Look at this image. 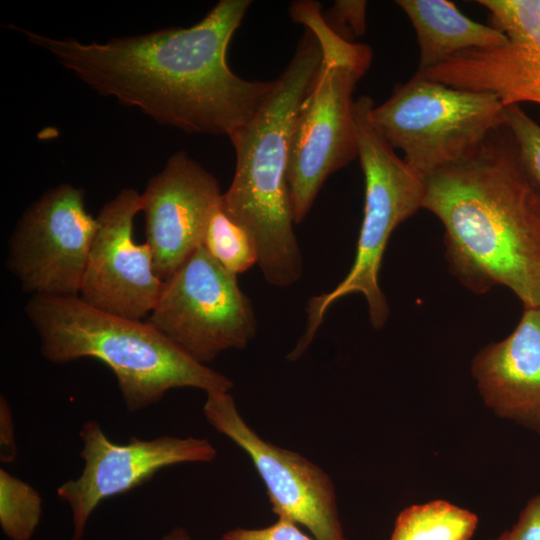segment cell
Instances as JSON below:
<instances>
[{
	"instance_id": "9c48e42d",
	"label": "cell",
	"mask_w": 540,
	"mask_h": 540,
	"mask_svg": "<svg viewBox=\"0 0 540 540\" xmlns=\"http://www.w3.org/2000/svg\"><path fill=\"white\" fill-rule=\"evenodd\" d=\"M97 228L83 189L60 184L22 214L9 240L7 267L32 296H79Z\"/></svg>"
},
{
	"instance_id": "9a60e30c",
	"label": "cell",
	"mask_w": 540,
	"mask_h": 540,
	"mask_svg": "<svg viewBox=\"0 0 540 540\" xmlns=\"http://www.w3.org/2000/svg\"><path fill=\"white\" fill-rule=\"evenodd\" d=\"M419 74L445 85L496 94L504 106H540V51L508 43L456 54Z\"/></svg>"
},
{
	"instance_id": "277c9868",
	"label": "cell",
	"mask_w": 540,
	"mask_h": 540,
	"mask_svg": "<svg viewBox=\"0 0 540 540\" xmlns=\"http://www.w3.org/2000/svg\"><path fill=\"white\" fill-rule=\"evenodd\" d=\"M25 312L47 360L103 362L114 373L131 412L156 404L175 388L210 393L233 387L228 377L191 358L148 321L102 311L79 296L33 295Z\"/></svg>"
},
{
	"instance_id": "6da1fadb",
	"label": "cell",
	"mask_w": 540,
	"mask_h": 540,
	"mask_svg": "<svg viewBox=\"0 0 540 540\" xmlns=\"http://www.w3.org/2000/svg\"><path fill=\"white\" fill-rule=\"evenodd\" d=\"M250 0H221L193 26L82 43L21 27L28 41L103 96L186 133L230 136L259 111L274 81L245 80L227 64Z\"/></svg>"
},
{
	"instance_id": "ac0fdd59",
	"label": "cell",
	"mask_w": 540,
	"mask_h": 540,
	"mask_svg": "<svg viewBox=\"0 0 540 540\" xmlns=\"http://www.w3.org/2000/svg\"><path fill=\"white\" fill-rule=\"evenodd\" d=\"M202 246L227 271L238 275L258 263V251L251 234L228 216L220 206L213 212Z\"/></svg>"
},
{
	"instance_id": "ba28073f",
	"label": "cell",
	"mask_w": 540,
	"mask_h": 540,
	"mask_svg": "<svg viewBox=\"0 0 540 540\" xmlns=\"http://www.w3.org/2000/svg\"><path fill=\"white\" fill-rule=\"evenodd\" d=\"M237 276L202 246L162 286L148 322L199 363L228 349H243L256 333V318Z\"/></svg>"
},
{
	"instance_id": "603a6c76",
	"label": "cell",
	"mask_w": 540,
	"mask_h": 540,
	"mask_svg": "<svg viewBox=\"0 0 540 540\" xmlns=\"http://www.w3.org/2000/svg\"><path fill=\"white\" fill-rule=\"evenodd\" d=\"M221 540H312L303 534L296 523L279 519L276 523L261 529H232Z\"/></svg>"
},
{
	"instance_id": "2e32d148",
	"label": "cell",
	"mask_w": 540,
	"mask_h": 540,
	"mask_svg": "<svg viewBox=\"0 0 540 540\" xmlns=\"http://www.w3.org/2000/svg\"><path fill=\"white\" fill-rule=\"evenodd\" d=\"M417 36V72L435 67L464 51L505 46L509 39L494 27L465 16L451 1L398 0Z\"/></svg>"
},
{
	"instance_id": "8992f818",
	"label": "cell",
	"mask_w": 540,
	"mask_h": 540,
	"mask_svg": "<svg viewBox=\"0 0 540 540\" xmlns=\"http://www.w3.org/2000/svg\"><path fill=\"white\" fill-rule=\"evenodd\" d=\"M373 106L368 95L359 97L354 104L358 158L365 181L355 259L349 273L332 291L308 301L306 328L289 355L292 360L309 346L328 308L349 294L361 293L365 297L375 329L383 327L389 317V306L378 282L382 258L394 229L422 208L425 178L400 158L375 128L370 119Z\"/></svg>"
},
{
	"instance_id": "4fadbf2b",
	"label": "cell",
	"mask_w": 540,
	"mask_h": 540,
	"mask_svg": "<svg viewBox=\"0 0 540 540\" xmlns=\"http://www.w3.org/2000/svg\"><path fill=\"white\" fill-rule=\"evenodd\" d=\"M221 197L216 178L184 151L170 156L164 168L148 180L141 193L145 243L161 281L202 244Z\"/></svg>"
},
{
	"instance_id": "30bf717a",
	"label": "cell",
	"mask_w": 540,
	"mask_h": 540,
	"mask_svg": "<svg viewBox=\"0 0 540 540\" xmlns=\"http://www.w3.org/2000/svg\"><path fill=\"white\" fill-rule=\"evenodd\" d=\"M206 394V420L249 455L279 519L302 524L316 540H346L329 476L305 457L259 437L242 419L229 392Z\"/></svg>"
},
{
	"instance_id": "5b68a950",
	"label": "cell",
	"mask_w": 540,
	"mask_h": 540,
	"mask_svg": "<svg viewBox=\"0 0 540 540\" xmlns=\"http://www.w3.org/2000/svg\"><path fill=\"white\" fill-rule=\"evenodd\" d=\"M290 15L315 35L322 53L291 137L287 180L297 224L326 179L358 157L353 93L370 67L372 50L339 36L325 21L318 2H294Z\"/></svg>"
},
{
	"instance_id": "d4e9b609",
	"label": "cell",
	"mask_w": 540,
	"mask_h": 540,
	"mask_svg": "<svg viewBox=\"0 0 540 540\" xmlns=\"http://www.w3.org/2000/svg\"><path fill=\"white\" fill-rule=\"evenodd\" d=\"M17 456L12 410L7 400L0 398V460L13 463Z\"/></svg>"
},
{
	"instance_id": "52a82bcc",
	"label": "cell",
	"mask_w": 540,
	"mask_h": 540,
	"mask_svg": "<svg viewBox=\"0 0 540 540\" xmlns=\"http://www.w3.org/2000/svg\"><path fill=\"white\" fill-rule=\"evenodd\" d=\"M505 106L491 92L454 88L419 73L373 106L382 137L424 178L474 152L505 123Z\"/></svg>"
},
{
	"instance_id": "e0dca14e",
	"label": "cell",
	"mask_w": 540,
	"mask_h": 540,
	"mask_svg": "<svg viewBox=\"0 0 540 540\" xmlns=\"http://www.w3.org/2000/svg\"><path fill=\"white\" fill-rule=\"evenodd\" d=\"M477 524L473 512L445 500H433L402 510L390 540H470Z\"/></svg>"
},
{
	"instance_id": "44dd1931",
	"label": "cell",
	"mask_w": 540,
	"mask_h": 540,
	"mask_svg": "<svg viewBox=\"0 0 540 540\" xmlns=\"http://www.w3.org/2000/svg\"><path fill=\"white\" fill-rule=\"evenodd\" d=\"M504 117L524 164L540 186V124L518 104L505 106Z\"/></svg>"
},
{
	"instance_id": "8fae6325",
	"label": "cell",
	"mask_w": 540,
	"mask_h": 540,
	"mask_svg": "<svg viewBox=\"0 0 540 540\" xmlns=\"http://www.w3.org/2000/svg\"><path fill=\"white\" fill-rule=\"evenodd\" d=\"M79 436L82 473L57 488V496L72 511L71 540H82L90 515L103 500L144 484L162 468L211 462L217 453L208 440L194 437H131L127 444L113 443L95 420L86 421Z\"/></svg>"
},
{
	"instance_id": "7c38bea8",
	"label": "cell",
	"mask_w": 540,
	"mask_h": 540,
	"mask_svg": "<svg viewBox=\"0 0 540 540\" xmlns=\"http://www.w3.org/2000/svg\"><path fill=\"white\" fill-rule=\"evenodd\" d=\"M140 211L141 194L133 188L122 189L100 209L79 295L97 309L135 320L149 316L162 286L150 247L134 240Z\"/></svg>"
},
{
	"instance_id": "ffe728a7",
	"label": "cell",
	"mask_w": 540,
	"mask_h": 540,
	"mask_svg": "<svg viewBox=\"0 0 540 540\" xmlns=\"http://www.w3.org/2000/svg\"><path fill=\"white\" fill-rule=\"evenodd\" d=\"M509 43L540 51V0H479Z\"/></svg>"
},
{
	"instance_id": "d6986e66",
	"label": "cell",
	"mask_w": 540,
	"mask_h": 540,
	"mask_svg": "<svg viewBox=\"0 0 540 540\" xmlns=\"http://www.w3.org/2000/svg\"><path fill=\"white\" fill-rule=\"evenodd\" d=\"M42 514L39 492L0 469V525L11 540H30Z\"/></svg>"
},
{
	"instance_id": "3957f363",
	"label": "cell",
	"mask_w": 540,
	"mask_h": 540,
	"mask_svg": "<svg viewBox=\"0 0 540 540\" xmlns=\"http://www.w3.org/2000/svg\"><path fill=\"white\" fill-rule=\"evenodd\" d=\"M321 56L317 38L305 29L259 111L229 136L236 164L232 182L222 193L221 208L251 234L257 264L266 281L276 287L295 284L303 273L287 170L296 114Z\"/></svg>"
},
{
	"instance_id": "7a4b0ae2",
	"label": "cell",
	"mask_w": 540,
	"mask_h": 540,
	"mask_svg": "<svg viewBox=\"0 0 540 540\" xmlns=\"http://www.w3.org/2000/svg\"><path fill=\"white\" fill-rule=\"evenodd\" d=\"M422 209L444 227L449 268L476 294L496 285L540 307V186L504 123L463 160L425 177Z\"/></svg>"
},
{
	"instance_id": "cb8c5ba5",
	"label": "cell",
	"mask_w": 540,
	"mask_h": 540,
	"mask_svg": "<svg viewBox=\"0 0 540 540\" xmlns=\"http://www.w3.org/2000/svg\"><path fill=\"white\" fill-rule=\"evenodd\" d=\"M489 540H540V494L529 499L510 530Z\"/></svg>"
},
{
	"instance_id": "484cf974",
	"label": "cell",
	"mask_w": 540,
	"mask_h": 540,
	"mask_svg": "<svg viewBox=\"0 0 540 540\" xmlns=\"http://www.w3.org/2000/svg\"><path fill=\"white\" fill-rule=\"evenodd\" d=\"M161 540H190V536L182 527L170 530Z\"/></svg>"
},
{
	"instance_id": "7402d4cb",
	"label": "cell",
	"mask_w": 540,
	"mask_h": 540,
	"mask_svg": "<svg viewBox=\"0 0 540 540\" xmlns=\"http://www.w3.org/2000/svg\"><path fill=\"white\" fill-rule=\"evenodd\" d=\"M366 8V1L338 0L323 16L339 36L351 41L366 31Z\"/></svg>"
},
{
	"instance_id": "5bb4252c",
	"label": "cell",
	"mask_w": 540,
	"mask_h": 540,
	"mask_svg": "<svg viewBox=\"0 0 540 540\" xmlns=\"http://www.w3.org/2000/svg\"><path fill=\"white\" fill-rule=\"evenodd\" d=\"M471 373L489 409L540 434V307L524 308L506 338L478 351Z\"/></svg>"
}]
</instances>
